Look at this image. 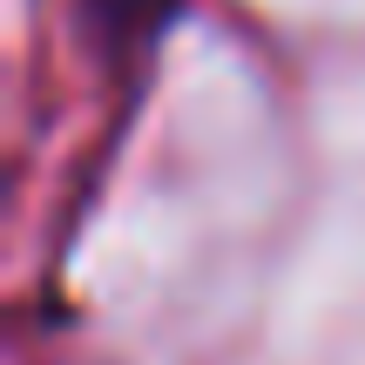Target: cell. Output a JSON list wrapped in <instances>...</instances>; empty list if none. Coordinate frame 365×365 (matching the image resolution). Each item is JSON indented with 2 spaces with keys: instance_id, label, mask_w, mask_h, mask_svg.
Wrapping results in <instances>:
<instances>
[{
  "instance_id": "obj_1",
  "label": "cell",
  "mask_w": 365,
  "mask_h": 365,
  "mask_svg": "<svg viewBox=\"0 0 365 365\" xmlns=\"http://www.w3.org/2000/svg\"><path fill=\"white\" fill-rule=\"evenodd\" d=\"M182 7V0H88V27H95V41H102L108 54L115 48H143L149 34H156L163 21Z\"/></svg>"
}]
</instances>
